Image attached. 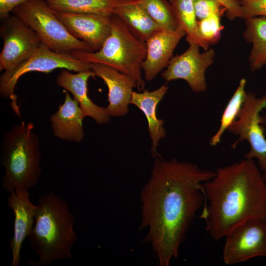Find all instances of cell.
Masks as SVG:
<instances>
[{
	"label": "cell",
	"instance_id": "19",
	"mask_svg": "<svg viewBox=\"0 0 266 266\" xmlns=\"http://www.w3.org/2000/svg\"><path fill=\"white\" fill-rule=\"evenodd\" d=\"M113 14L121 19L137 37L145 42L161 30L138 0H121Z\"/></svg>",
	"mask_w": 266,
	"mask_h": 266
},
{
	"label": "cell",
	"instance_id": "11",
	"mask_svg": "<svg viewBox=\"0 0 266 266\" xmlns=\"http://www.w3.org/2000/svg\"><path fill=\"white\" fill-rule=\"evenodd\" d=\"M189 45L184 53L172 57L162 76L167 82L184 80L193 91L199 93L206 90L205 71L213 63L215 53L213 48L201 53L198 45Z\"/></svg>",
	"mask_w": 266,
	"mask_h": 266
},
{
	"label": "cell",
	"instance_id": "3",
	"mask_svg": "<svg viewBox=\"0 0 266 266\" xmlns=\"http://www.w3.org/2000/svg\"><path fill=\"white\" fill-rule=\"evenodd\" d=\"M38 202L33 226L28 238L39 259L30 261L29 265L45 266L54 261L72 258L71 250L77 236L69 204L53 193L42 195Z\"/></svg>",
	"mask_w": 266,
	"mask_h": 266
},
{
	"label": "cell",
	"instance_id": "10",
	"mask_svg": "<svg viewBox=\"0 0 266 266\" xmlns=\"http://www.w3.org/2000/svg\"><path fill=\"white\" fill-rule=\"evenodd\" d=\"M0 26L3 41L0 70H11L31 57L41 41L36 33L17 16H9Z\"/></svg>",
	"mask_w": 266,
	"mask_h": 266
},
{
	"label": "cell",
	"instance_id": "5",
	"mask_svg": "<svg viewBox=\"0 0 266 266\" xmlns=\"http://www.w3.org/2000/svg\"><path fill=\"white\" fill-rule=\"evenodd\" d=\"M111 18L110 33L100 50L70 53L83 62L106 65L131 76L136 82L137 90L142 91L145 85L142 64L146 55V43L137 37L116 15L113 14Z\"/></svg>",
	"mask_w": 266,
	"mask_h": 266
},
{
	"label": "cell",
	"instance_id": "26",
	"mask_svg": "<svg viewBox=\"0 0 266 266\" xmlns=\"http://www.w3.org/2000/svg\"><path fill=\"white\" fill-rule=\"evenodd\" d=\"M194 7L199 21L216 14L223 15L226 12V9L214 0H194Z\"/></svg>",
	"mask_w": 266,
	"mask_h": 266
},
{
	"label": "cell",
	"instance_id": "4",
	"mask_svg": "<svg viewBox=\"0 0 266 266\" xmlns=\"http://www.w3.org/2000/svg\"><path fill=\"white\" fill-rule=\"evenodd\" d=\"M39 138L32 122H22L2 134L0 163L4 168L1 187L10 193L29 191L41 174Z\"/></svg>",
	"mask_w": 266,
	"mask_h": 266
},
{
	"label": "cell",
	"instance_id": "1",
	"mask_svg": "<svg viewBox=\"0 0 266 266\" xmlns=\"http://www.w3.org/2000/svg\"><path fill=\"white\" fill-rule=\"evenodd\" d=\"M150 177L140 193L141 222L160 266L177 257L180 246L203 206V183L215 171L176 159L155 157Z\"/></svg>",
	"mask_w": 266,
	"mask_h": 266
},
{
	"label": "cell",
	"instance_id": "29",
	"mask_svg": "<svg viewBox=\"0 0 266 266\" xmlns=\"http://www.w3.org/2000/svg\"><path fill=\"white\" fill-rule=\"evenodd\" d=\"M30 0H0V18L4 20L10 16V12L16 7Z\"/></svg>",
	"mask_w": 266,
	"mask_h": 266
},
{
	"label": "cell",
	"instance_id": "25",
	"mask_svg": "<svg viewBox=\"0 0 266 266\" xmlns=\"http://www.w3.org/2000/svg\"><path fill=\"white\" fill-rule=\"evenodd\" d=\"M222 15L216 14L198 21L200 35L208 45L216 43L220 38L224 27L221 24Z\"/></svg>",
	"mask_w": 266,
	"mask_h": 266
},
{
	"label": "cell",
	"instance_id": "30",
	"mask_svg": "<svg viewBox=\"0 0 266 266\" xmlns=\"http://www.w3.org/2000/svg\"><path fill=\"white\" fill-rule=\"evenodd\" d=\"M263 178H264V181H265L266 185V171L264 172V173L263 174ZM265 220H266V217Z\"/></svg>",
	"mask_w": 266,
	"mask_h": 266
},
{
	"label": "cell",
	"instance_id": "16",
	"mask_svg": "<svg viewBox=\"0 0 266 266\" xmlns=\"http://www.w3.org/2000/svg\"><path fill=\"white\" fill-rule=\"evenodd\" d=\"M92 70L70 73L67 69L62 70L57 76L56 83L60 87L71 93L79 104L85 117L93 118L100 125L105 124L110 120V116L106 107L96 104L89 97L87 82L94 77Z\"/></svg>",
	"mask_w": 266,
	"mask_h": 266
},
{
	"label": "cell",
	"instance_id": "8",
	"mask_svg": "<svg viewBox=\"0 0 266 266\" xmlns=\"http://www.w3.org/2000/svg\"><path fill=\"white\" fill-rule=\"evenodd\" d=\"M266 107V95L261 98L255 93H246L245 99L236 119L230 125L228 130L238 135V139L233 144L234 148L238 143L247 140L249 151L245 155L248 159H257L258 166L266 171V138L265 128L263 124L266 119L261 116L262 110Z\"/></svg>",
	"mask_w": 266,
	"mask_h": 266
},
{
	"label": "cell",
	"instance_id": "14",
	"mask_svg": "<svg viewBox=\"0 0 266 266\" xmlns=\"http://www.w3.org/2000/svg\"><path fill=\"white\" fill-rule=\"evenodd\" d=\"M185 35L179 26L173 31L161 30L146 40V55L142 64L145 80H153L167 66L175 47Z\"/></svg>",
	"mask_w": 266,
	"mask_h": 266
},
{
	"label": "cell",
	"instance_id": "21",
	"mask_svg": "<svg viewBox=\"0 0 266 266\" xmlns=\"http://www.w3.org/2000/svg\"><path fill=\"white\" fill-rule=\"evenodd\" d=\"M54 11L91 13L106 16L113 15L121 0H44Z\"/></svg>",
	"mask_w": 266,
	"mask_h": 266
},
{
	"label": "cell",
	"instance_id": "15",
	"mask_svg": "<svg viewBox=\"0 0 266 266\" xmlns=\"http://www.w3.org/2000/svg\"><path fill=\"white\" fill-rule=\"evenodd\" d=\"M7 201V205L12 210L14 216L13 235L9 243L12 255L10 265L19 266L21 249L33 227L37 205L31 201L28 191L10 192Z\"/></svg>",
	"mask_w": 266,
	"mask_h": 266
},
{
	"label": "cell",
	"instance_id": "9",
	"mask_svg": "<svg viewBox=\"0 0 266 266\" xmlns=\"http://www.w3.org/2000/svg\"><path fill=\"white\" fill-rule=\"evenodd\" d=\"M224 262L232 265L266 257V222L252 219L238 225L225 237Z\"/></svg>",
	"mask_w": 266,
	"mask_h": 266
},
{
	"label": "cell",
	"instance_id": "12",
	"mask_svg": "<svg viewBox=\"0 0 266 266\" xmlns=\"http://www.w3.org/2000/svg\"><path fill=\"white\" fill-rule=\"evenodd\" d=\"M54 12L69 33L89 44L94 52L101 48L110 33L111 16Z\"/></svg>",
	"mask_w": 266,
	"mask_h": 266
},
{
	"label": "cell",
	"instance_id": "27",
	"mask_svg": "<svg viewBox=\"0 0 266 266\" xmlns=\"http://www.w3.org/2000/svg\"><path fill=\"white\" fill-rule=\"evenodd\" d=\"M242 7V18L266 17V0H239Z\"/></svg>",
	"mask_w": 266,
	"mask_h": 266
},
{
	"label": "cell",
	"instance_id": "2",
	"mask_svg": "<svg viewBox=\"0 0 266 266\" xmlns=\"http://www.w3.org/2000/svg\"><path fill=\"white\" fill-rule=\"evenodd\" d=\"M253 160L245 159L220 167L203 184L204 200L200 217L215 240L252 219L265 220L266 185Z\"/></svg>",
	"mask_w": 266,
	"mask_h": 266
},
{
	"label": "cell",
	"instance_id": "22",
	"mask_svg": "<svg viewBox=\"0 0 266 266\" xmlns=\"http://www.w3.org/2000/svg\"><path fill=\"white\" fill-rule=\"evenodd\" d=\"M178 26L186 33V39L191 44H196L205 50L209 49L201 38L198 29L194 0H172L170 2Z\"/></svg>",
	"mask_w": 266,
	"mask_h": 266
},
{
	"label": "cell",
	"instance_id": "31",
	"mask_svg": "<svg viewBox=\"0 0 266 266\" xmlns=\"http://www.w3.org/2000/svg\"><path fill=\"white\" fill-rule=\"evenodd\" d=\"M168 0L170 2H171V1H172V0Z\"/></svg>",
	"mask_w": 266,
	"mask_h": 266
},
{
	"label": "cell",
	"instance_id": "24",
	"mask_svg": "<svg viewBox=\"0 0 266 266\" xmlns=\"http://www.w3.org/2000/svg\"><path fill=\"white\" fill-rule=\"evenodd\" d=\"M246 82L244 78L240 80L238 87L227 103L221 117L220 127L210 139L211 146H215L220 142L224 132L236 119L245 99Z\"/></svg>",
	"mask_w": 266,
	"mask_h": 266
},
{
	"label": "cell",
	"instance_id": "28",
	"mask_svg": "<svg viewBox=\"0 0 266 266\" xmlns=\"http://www.w3.org/2000/svg\"><path fill=\"white\" fill-rule=\"evenodd\" d=\"M226 9L228 18L233 20L236 18H242V7L239 0H214Z\"/></svg>",
	"mask_w": 266,
	"mask_h": 266
},
{
	"label": "cell",
	"instance_id": "20",
	"mask_svg": "<svg viewBox=\"0 0 266 266\" xmlns=\"http://www.w3.org/2000/svg\"><path fill=\"white\" fill-rule=\"evenodd\" d=\"M245 19L244 37L252 45L249 57V65L252 71H256L266 65V17Z\"/></svg>",
	"mask_w": 266,
	"mask_h": 266
},
{
	"label": "cell",
	"instance_id": "23",
	"mask_svg": "<svg viewBox=\"0 0 266 266\" xmlns=\"http://www.w3.org/2000/svg\"><path fill=\"white\" fill-rule=\"evenodd\" d=\"M138 2L161 30L173 31L179 27L168 0H138Z\"/></svg>",
	"mask_w": 266,
	"mask_h": 266
},
{
	"label": "cell",
	"instance_id": "17",
	"mask_svg": "<svg viewBox=\"0 0 266 266\" xmlns=\"http://www.w3.org/2000/svg\"><path fill=\"white\" fill-rule=\"evenodd\" d=\"M84 117L78 102L66 91L64 102L50 118L54 135L66 141L81 142L84 138Z\"/></svg>",
	"mask_w": 266,
	"mask_h": 266
},
{
	"label": "cell",
	"instance_id": "18",
	"mask_svg": "<svg viewBox=\"0 0 266 266\" xmlns=\"http://www.w3.org/2000/svg\"><path fill=\"white\" fill-rule=\"evenodd\" d=\"M168 90L163 85L159 88L149 91L143 90L142 92L133 91L131 104L137 107L144 114L147 121L148 130L151 140V153L153 157L159 156L157 148L160 141L165 137L166 131L164 127L165 121L157 116V107Z\"/></svg>",
	"mask_w": 266,
	"mask_h": 266
},
{
	"label": "cell",
	"instance_id": "7",
	"mask_svg": "<svg viewBox=\"0 0 266 266\" xmlns=\"http://www.w3.org/2000/svg\"><path fill=\"white\" fill-rule=\"evenodd\" d=\"M57 68L80 72L91 70L90 63L76 58L71 53L54 51L41 43L28 59L14 69L5 71L0 77V95L11 100L13 108L19 112L14 94L16 85L24 74L32 71L48 73Z\"/></svg>",
	"mask_w": 266,
	"mask_h": 266
},
{
	"label": "cell",
	"instance_id": "6",
	"mask_svg": "<svg viewBox=\"0 0 266 266\" xmlns=\"http://www.w3.org/2000/svg\"><path fill=\"white\" fill-rule=\"evenodd\" d=\"M12 13L32 28L41 42L54 51L94 52L89 44L69 33L44 0H30L15 8Z\"/></svg>",
	"mask_w": 266,
	"mask_h": 266
},
{
	"label": "cell",
	"instance_id": "13",
	"mask_svg": "<svg viewBox=\"0 0 266 266\" xmlns=\"http://www.w3.org/2000/svg\"><path fill=\"white\" fill-rule=\"evenodd\" d=\"M96 76L102 79L108 88V104L106 107L110 116L122 117L129 112V104L136 82L131 76L109 66L90 63Z\"/></svg>",
	"mask_w": 266,
	"mask_h": 266
}]
</instances>
